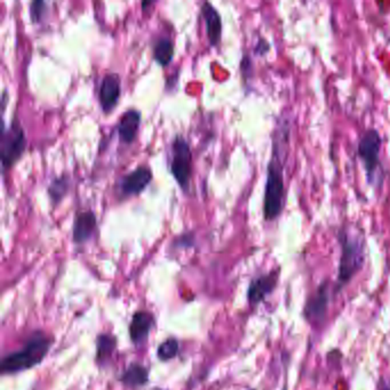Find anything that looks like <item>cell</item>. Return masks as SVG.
I'll list each match as a JSON object with an SVG mask.
<instances>
[{
	"instance_id": "cell-1",
	"label": "cell",
	"mask_w": 390,
	"mask_h": 390,
	"mask_svg": "<svg viewBox=\"0 0 390 390\" xmlns=\"http://www.w3.org/2000/svg\"><path fill=\"white\" fill-rule=\"evenodd\" d=\"M290 134V125L285 122L281 127H277L273 136V149L270 161L268 163L263 198V218L270 222L282 216L286 200L284 170L289 155Z\"/></svg>"
},
{
	"instance_id": "cell-2",
	"label": "cell",
	"mask_w": 390,
	"mask_h": 390,
	"mask_svg": "<svg viewBox=\"0 0 390 390\" xmlns=\"http://www.w3.org/2000/svg\"><path fill=\"white\" fill-rule=\"evenodd\" d=\"M338 242L341 248L339 261L338 278L334 293L341 292L352 278L363 269L365 263V239L358 230L342 227L338 232Z\"/></svg>"
},
{
	"instance_id": "cell-3",
	"label": "cell",
	"mask_w": 390,
	"mask_h": 390,
	"mask_svg": "<svg viewBox=\"0 0 390 390\" xmlns=\"http://www.w3.org/2000/svg\"><path fill=\"white\" fill-rule=\"evenodd\" d=\"M52 345L53 338L45 333H33L22 348L3 356L0 371L3 374H15L35 368L45 359Z\"/></svg>"
},
{
	"instance_id": "cell-4",
	"label": "cell",
	"mask_w": 390,
	"mask_h": 390,
	"mask_svg": "<svg viewBox=\"0 0 390 390\" xmlns=\"http://www.w3.org/2000/svg\"><path fill=\"white\" fill-rule=\"evenodd\" d=\"M381 148L382 138L380 132L375 129H366L358 141L357 154L364 165L368 184L373 187H380L384 180V172L381 171Z\"/></svg>"
},
{
	"instance_id": "cell-5",
	"label": "cell",
	"mask_w": 390,
	"mask_h": 390,
	"mask_svg": "<svg viewBox=\"0 0 390 390\" xmlns=\"http://www.w3.org/2000/svg\"><path fill=\"white\" fill-rule=\"evenodd\" d=\"M26 136L17 120H14L8 129H5L3 124L0 138V157L3 171L13 168L26 150Z\"/></svg>"
},
{
	"instance_id": "cell-6",
	"label": "cell",
	"mask_w": 390,
	"mask_h": 390,
	"mask_svg": "<svg viewBox=\"0 0 390 390\" xmlns=\"http://www.w3.org/2000/svg\"><path fill=\"white\" fill-rule=\"evenodd\" d=\"M334 289L331 287V282H323L314 293L307 299L303 308V316L307 322L313 326H320L325 322L329 313L330 302L334 295Z\"/></svg>"
},
{
	"instance_id": "cell-7",
	"label": "cell",
	"mask_w": 390,
	"mask_h": 390,
	"mask_svg": "<svg viewBox=\"0 0 390 390\" xmlns=\"http://www.w3.org/2000/svg\"><path fill=\"white\" fill-rule=\"evenodd\" d=\"M191 152L188 142L177 136L172 143L171 171L182 189H187L191 177Z\"/></svg>"
},
{
	"instance_id": "cell-8",
	"label": "cell",
	"mask_w": 390,
	"mask_h": 390,
	"mask_svg": "<svg viewBox=\"0 0 390 390\" xmlns=\"http://www.w3.org/2000/svg\"><path fill=\"white\" fill-rule=\"evenodd\" d=\"M281 275V268L260 275L250 282L247 289V300L250 306L255 307L263 302L277 287Z\"/></svg>"
},
{
	"instance_id": "cell-9",
	"label": "cell",
	"mask_w": 390,
	"mask_h": 390,
	"mask_svg": "<svg viewBox=\"0 0 390 390\" xmlns=\"http://www.w3.org/2000/svg\"><path fill=\"white\" fill-rule=\"evenodd\" d=\"M122 90V83L120 76L117 74H108L101 81L99 101L101 108L104 113L113 111V108L118 104Z\"/></svg>"
},
{
	"instance_id": "cell-10",
	"label": "cell",
	"mask_w": 390,
	"mask_h": 390,
	"mask_svg": "<svg viewBox=\"0 0 390 390\" xmlns=\"http://www.w3.org/2000/svg\"><path fill=\"white\" fill-rule=\"evenodd\" d=\"M155 325V317L145 310H139L133 315L129 324V338L136 346L142 345L148 340L149 334Z\"/></svg>"
},
{
	"instance_id": "cell-11",
	"label": "cell",
	"mask_w": 390,
	"mask_h": 390,
	"mask_svg": "<svg viewBox=\"0 0 390 390\" xmlns=\"http://www.w3.org/2000/svg\"><path fill=\"white\" fill-rule=\"evenodd\" d=\"M152 180V173L150 168L140 166L122 179L120 190L125 196H134L145 190Z\"/></svg>"
},
{
	"instance_id": "cell-12",
	"label": "cell",
	"mask_w": 390,
	"mask_h": 390,
	"mask_svg": "<svg viewBox=\"0 0 390 390\" xmlns=\"http://www.w3.org/2000/svg\"><path fill=\"white\" fill-rule=\"evenodd\" d=\"M97 230V216L92 211L81 212L77 216L74 223L72 238L76 244L88 242Z\"/></svg>"
},
{
	"instance_id": "cell-13",
	"label": "cell",
	"mask_w": 390,
	"mask_h": 390,
	"mask_svg": "<svg viewBox=\"0 0 390 390\" xmlns=\"http://www.w3.org/2000/svg\"><path fill=\"white\" fill-rule=\"evenodd\" d=\"M202 14H203L205 24H206V33L210 44L216 46L221 42V35H222V19L218 13V10L211 5L210 3H205L202 7Z\"/></svg>"
},
{
	"instance_id": "cell-14",
	"label": "cell",
	"mask_w": 390,
	"mask_h": 390,
	"mask_svg": "<svg viewBox=\"0 0 390 390\" xmlns=\"http://www.w3.org/2000/svg\"><path fill=\"white\" fill-rule=\"evenodd\" d=\"M141 123V113L136 109L127 110L118 124V134L124 143H132L136 139Z\"/></svg>"
},
{
	"instance_id": "cell-15",
	"label": "cell",
	"mask_w": 390,
	"mask_h": 390,
	"mask_svg": "<svg viewBox=\"0 0 390 390\" xmlns=\"http://www.w3.org/2000/svg\"><path fill=\"white\" fill-rule=\"evenodd\" d=\"M120 381L129 389L143 387L145 384H148L149 370L145 368V365L134 361V363H131L129 368L122 373Z\"/></svg>"
},
{
	"instance_id": "cell-16",
	"label": "cell",
	"mask_w": 390,
	"mask_h": 390,
	"mask_svg": "<svg viewBox=\"0 0 390 390\" xmlns=\"http://www.w3.org/2000/svg\"><path fill=\"white\" fill-rule=\"evenodd\" d=\"M116 348L117 339L113 334H109V333L99 334L97 338V364L104 366L113 357Z\"/></svg>"
},
{
	"instance_id": "cell-17",
	"label": "cell",
	"mask_w": 390,
	"mask_h": 390,
	"mask_svg": "<svg viewBox=\"0 0 390 390\" xmlns=\"http://www.w3.org/2000/svg\"><path fill=\"white\" fill-rule=\"evenodd\" d=\"M173 55H174V46H173L171 39L166 38V37L159 39L154 47V58L156 61L165 67L172 61Z\"/></svg>"
},
{
	"instance_id": "cell-18",
	"label": "cell",
	"mask_w": 390,
	"mask_h": 390,
	"mask_svg": "<svg viewBox=\"0 0 390 390\" xmlns=\"http://www.w3.org/2000/svg\"><path fill=\"white\" fill-rule=\"evenodd\" d=\"M180 350V345L175 338H168L161 342L157 349V357L159 361H168L177 357Z\"/></svg>"
},
{
	"instance_id": "cell-19",
	"label": "cell",
	"mask_w": 390,
	"mask_h": 390,
	"mask_svg": "<svg viewBox=\"0 0 390 390\" xmlns=\"http://www.w3.org/2000/svg\"><path fill=\"white\" fill-rule=\"evenodd\" d=\"M69 179L63 175V177H56L53 180L52 184L49 187V195L52 198L54 203H60L62 198L69 190Z\"/></svg>"
},
{
	"instance_id": "cell-20",
	"label": "cell",
	"mask_w": 390,
	"mask_h": 390,
	"mask_svg": "<svg viewBox=\"0 0 390 390\" xmlns=\"http://www.w3.org/2000/svg\"><path fill=\"white\" fill-rule=\"evenodd\" d=\"M46 10V3L44 1H33L30 6V17L33 22H39L44 17Z\"/></svg>"
},
{
	"instance_id": "cell-21",
	"label": "cell",
	"mask_w": 390,
	"mask_h": 390,
	"mask_svg": "<svg viewBox=\"0 0 390 390\" xmlns=\"http://www.w3.org/2000/svg\"><path fill=\"white\" fill-rule=\"evenodd\" d=\"M269 49H270V46L268 44L267 40L263 38L259 39V42L255 47V53L259 55H265L266 53L269 52Z\"/></svg>"
},
{
	"instance_id": "cell-22",
	"label": "cell",
	"mask_w": 390,
	"mask_h": 390,
	"mask_svg": "<svg viewBox=\"0 0 390 390\" xmlns=\"http://www.w3.org/2000/svg\"><path fill=\"white\" fill-rule=\"evenodd\" d=\"M377 390H390V380L381 377Z\"/></svg>"
}]
</instances>
